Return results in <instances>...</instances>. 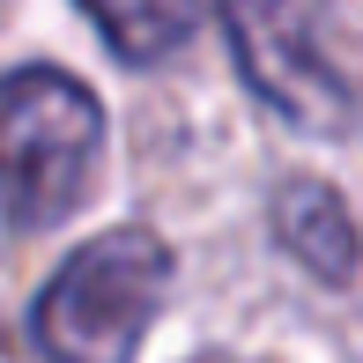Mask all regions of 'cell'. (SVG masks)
<instances>
[{
	"label": "cell",
	"instance_id": "obj_1",
	"mask_svg": "<svg viewBox=\"0 0 363 363\" xmlns=\"http://www.w3.org/2000/svg\"><path fill=\"white\" fill-rule=\"evenodd\" d=\"M171 274H178L171 245L141 223H119L74 245L30 311L45 363H134V349L148 341L163 296H171Z\"/></svg>",
	"mask_w": 363,
	"mask_h": 363
},
{
	"label": "cell",
	"instance_id": "obj_2",
	"mask_svg": "<svg viewBox=\"0 0 363 363\" xmlns=\"http://www.w3.org/2000/svg\"><path fill=\"white\" fill-rule=\"evenodd\" d=\"M104 156V104L60 67L0 74V216L15 230H52L82 208Z\"/></svg>",
	"mask_w": 363,
	"mask_h": 363
},
{
	"label": "cell",
	"instance_id": "obj_3",
	"mask_svg": "<svg viewBox=\"0 0 363 363\" xmlns=\"http://www.w3.org/2000/svg\"><path fill=\"white\" fill-rule=\"evenodd\" d=\"M223 38L245 89L311 141H349L363 89L334 60V0H223Z\"/></svg>",
	"mask_w": 363,
	"mask_h": 363
},
{
	"label": "cell",
	"instance_id": "obj_4",
	"mask_svg": "<svg viewBox=\"0 0 363 363\" xmlns=\"http://www.w3.org/2000/svg\"><path fill=\"white\" fill-rule=\"evenodd\" d=\"M274 238L311 282H349L356 259H363V238H356V216L341 208L334 186L319 178H289L274 186Z\"/></svg>",
	"mask_w": 363,
	"mask_h": 363
},
{
	"label": "cell",
	"instance_id": "obj_5",
	"mask_svg": "<svg viewBox=\"0 0 363 363\" xmlns=\"http://www.w3.org/2000/svg\"><path fill=\"white\" fill-rule=\"evenodd\" d=\"M74 8L126 67H156L201 30V0H74Z\"/></svg>",
	"mask_w": 363,
	"mask_h": 363
}]
</instances>
